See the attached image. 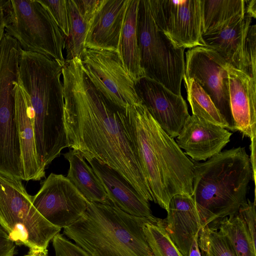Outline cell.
Masks as SVG:
<instances>
[{
	"mask_svg": "<svg viewBox=\"0 0 256 256\" xmlns=\"http://www.w3.org/2000/svg\"><path fill=\"white\" fill-rule=\"evenodd\" d=\"M62 78L68 148L86 160L94 158L110 167L141 196L153 201L127 111L96 88L84 72L80 60H66Z\"/></svg>",
	"mask_w": 256,
	"mask_h": 256,
	"instance_id": "obj_1",
	"label": "cell"
},
{
	"mask_svg": "<svg viewBox=\"0 0 256 256\" xmlns=\"http://www.w3.org/2000/svg\"><path fill=\"white\" fill-rule=\"evenodd\" d=\"M126 111L153 202L167 210L173 196H192L194 164L142 103Z\"/></svg>",
	"mask_w": 256,
	"mask_h": 256,
	"instance_id": "obj_2",
	"label": "cell"
},
{
	"mask_svg": "<svg viewBox=\"0 0 256 256\" xmlns=\"http://www.w3.org/2000/svg\"><path fill=\"white\" fill-rule=\"evenodd\" d=\"M64 63L38 52L20 50L18 81L30 98L38 152H56L68 144L61 80Z\"/></svg>",
	"mask_w": 256,
	"mask_h": 256,
	"instance_id": "obj_3",
	"label": "cell"
},
{
	"mask_svg": "<svg viewBox=\"0 0 256 256\" xmlns=\"http://www.w3.org/2000/svg\"><path fill=\"white\" fill-rule=\"evenodd\" d=\"M252 172L245 147L220 152L194 164L192 197L201 228L236 214L246 201Z\"/></svg>",
	"mask_w": 256,
	"mask_h": 256,
	"instance_id": "obj_4",
	"label": "cell"
},
{
	"mask_svg": "<svg viewBox=\"0 0 256 256\" xmlns=\"http://www.w3.org/2000/svg\"><path fill=\"white\" fill-rule=\"evenodd\" d=\"M156 218L129 214L114 205L88 201L83 214L64 234L91 256H153L143 226Z\"/></svg>",
	"mask_w": 256,
	"mask_h": 256,
	"instance_id": "obj_5",
	"label": "cell"
},
{
	"mask_svg": "<svg viewBox=\"0 0 256 256\" xmlns=\"http://www.w3.org/2000/svg\"><path fill=\"white\" fill-rule=\"evenodd\" d=\"M137 36L140 66L144 76L160 83L173 93L182 95L184 48L177 46L158 27L148 0H140Z\"/></svg>",
	"mask_w": 256,
	"mask_h": 256,
	"instance_id": "obj_6",
	"label": "cell"
},
{
	"mask_svg": "<svg viewBox=\"0 0 256 256\" xmlns=\"http://www.w3.org/2000/svg\"><path fill=\"white\" fill-rule=\"evenodd\" d=\"M22 181L0 174V226L16 245L48 250L61 229L38 212Z\"/></svg>",
	"mask_w": 256,
	"mask_h": 256,
	"instance_id": "obj_7",
	"label": "cell"
},
{
	"mask_svg": "<svg viewBox=\"0 0 256 256\" xmlns=\"http://www.w3.org/2000/svg\"><path fill=\"white\" fill-rule=\"evenodd\" d=\"M4 32L22 48L62 62L66 38L48 10L38 0H8Z\"/></svg>",
	"mask_w": 256,
	"mask_h": 256,
	"instance_id": "obj_8",
	"label": "cell"
},
{
	"mask_svg": "<svg viewBox=\"0 0 256 256\" xmlns=\"http://www.w3.org/2000/svg\"><path fill=\"white\" fill-rule=\"evenodd\" d=\"M80 61L92 84L114 104L126 110L142 103L117 51L86 48Z\"/></svg>",
	"mask_w": 256,
	"mask_h": 256,
	"instance_id": "obj_9",
	"label": "cell"
},
{
	"mask_svg": "<svg viewBox=\"0 0 256 256\" xmlns=\"http://www.w3.org/2000/svg\"><path fill=\"white\" fill-rule=\"evenodd\" d=\"M227 68L226 62L210 48L198 46L186 52L184 75L198 84L210 97L228 129L234 132Z\"/></svg>",
	"mask_w": 256,
	"mask_h": 256,
	"instance_id": "obj_10",
	"label": "cell"
},
{
	"mask_svg": "<svg viewBox=\"0 0 256 256\" xmlns=\"http://www.w3.org/2000/svg\"><path fill=\"white\" fill-rule=\"evenodd\" d=\"M158 27L178 47L205 46L202 0H148Z\"/></svg>",
	"mask_w": 256,
	"mask_h": 256,
	"instance_id": "obj_11",
	"label": "cell"
},
{
	"mask_svg": "<svg viewBox=\"0 0 256 256\" xmlns=\"http://www.w3.org/2000/svg\"><path fill=\"white\" fill-rule=\"evenodd\" d=\"M31 200L46 220L60 229L76 221L85 212L88 203L66 177L52 172Z\"/></svg>",
	"mask_w": 256,
	"mask_h": 256,
	"instance_id": "obj_12",
	"label": "cell"
},
{
	"mask_svg": "<svg viewBox=\"0 0 256 256\" xmlns=\"http://www.w3.org/2000/svg\"><path fill=\"white\" fill-rule=\"evenodd\" d=\"M134 85L142 103L152 116L170 136L176 138L190 116L182 95L146 76L140 78Z\"/></svg>",
	"mask_w": 256,
	"mask_h": 256,
	"instance_id": "obj_13",
	"label": "cell"
},
{
	"mask_svg": "<svg viewBox=\"0 0 256 256\" xmlns=\"http://www.w3.org/2000/svg\"><path fill=\"white\" fill-rule=\"evenodd\" d=\"M230 106L235 131L249 138L256 149V78L228 64Z\"/></svg>",
	"mask_w": 256,
	"mask_h": 256,
	"instance_id": "obj_14",
	"label": "cell"
},
{
	"mask_svg": "<svg viewBox=\"0 0 256 256\" xmlns=\"http://www.w3.org/2000/svg\"><path fill=\"white\" fill-rule=\"evenodd\" d=\"M232 135L226 128L192 114L185 122L176 142L193 160H206L222 152Z\"/></svg>",
	"mask_w": 256,
	"mask_h": 256,
	"instance_id": "obj_15",
	"label": "cell"
},
{
	"mask_svg": "<svg viewBox=\"0 0 256 256\" xmlns=\"http://www.w3.org/2000/svg\"><path fill=\"white\" fill-rule=\"evenodd\" d=\"M130 0H102L88 30L86 48L118 50Z\"/></svg>",
	"mask_w": 256,
	"mask_h": 256,
	"instance_id": "obj_16",
	"label": "cell"
},
{
	"mask_svg": "<svg viewBox=\"0 0 256 256\" xmlns=\"http://www.w3.org/2000/svg\"><path fill=\"white\" fill-rule=\"evenodd\" d=\"M163 220L169 237L183 256H188L195 236L201 228L200 216L192 196L178 194L170 199Z\"/></svg>",
	"mask_w": 256,
	"mask_h": 256,
	"instance_id": "obj_17",
	"label": "cell"
},
{
	"mask_svg": "<svg viewBox=\"0 0 256 256\" xmlns=\"http://www.w3.org/2000/svg\"><path fill=\"white\" fill-rule=\"evenodd\" d=\"M102 184L112 204L138 217L153 218L149 201L118 172L94 158L86 159Z\"/></svg>",
	"mask_w": 256,
	"mask_h": 256,
	"instance_id": "obj_18",
	"label": "cell"
},
{
	"mask_svg": "<svg viewBox=\"0 0 256 256\" xmlns=\"http://www.w3.org/2000/svg\"><path fill=\"white\" fill-rule=\"evenodd\" d=\"M15 116L20 146L24 180H40L45 177L38 163L34 128V114L30 98L17 81L14 85Z\"/></svg>",
	"mask_w": 256,
	"mask_h": 256,
	"instance_id": "obj_19",
	"label": "cell"
},
{
	"mask_svg": "<svg viewBox=\"0 0 256 256\" xmlns=\"http://www.w3.org/2000/svg\"><path fill=\"white\" fill-rule=\"evenodd\" d=\"M252 18L246 14L220 31L202 35L205 46L214 49L228 64L248 74L246 38Z\"/></svg>",
	"mask_w": 256,
	"mask_h": 256,
	"instance_id": "obj_20",
	"label": "cell"
},
{
	"mask_svg": "<svg viewBox=\"0 0 256 256\" xmlns=\"http://www.w3.org/2000/svg\"><path fill=\"white\" fill-rule=\"evenodd\" d=\"M140 0H130L120 34L118 52L122 64L135 82L144 76L140 66L137 36Z\"/></svg>",
	"mask_w": 256,
	"mask_h": 256,
	"instance_id": "obj_21",
	"label": "cell"
},
{
	"mask_svg": "<svg viewBox=\"0 0 256 256\" xmlns=\"http://www.w3.org/2000/svg\"><path fill=\"white\" fill-rule=\"evenodd\" d=\"M70 167L66 176L89 202L112 205L92 168L77 152L70 149L64 154Z\"/></svg>",
	"mask_w": 256,
	"mask_h": 256,
	"instance_id": "obj_22",
	"label": "cell"
},
{
	"mask_svg": "<svg viewBox=\"0 0 256 256\" xmlns=\"http://www.w3.org/2000/svg\"><path fill=\"white\" fill-rule=\"evenodd\" d=\"M202 35L212 34L244 18L246 0H202Z\"/></svg>",
	"mask_w": 256,
	"mask_h": 256,
	"instance_id": "obj_23",
	"label": "cell"
},
{
	"mask_svg": "<svg viewBox=\"0 0 256 256\" xmlns=\"http://www.w3.org/2000/svg\"><path fill=\"white\" fill-rule=\"evenodd\" d=\"M211 224L228 236L236 256H256V244L244 221L238 212Z\"/></svg>",
	"mask_w": 256,
	"mask_h": 256,
	"instance_id": "obj_24",
	"label": "cell"
},
{
	"mask_svg": "<svg viewBox=\"0 0 256 256\" xmlns=\"http://www.w3.org/2000/svg\"><path fill=\"white\" fill-rule=\"evenodd\" d=\"M187 99L192 115L207 122L228 129V126L208 95L192 78H183Z\"/></svg>",
	"mask_w": 256,
	"mask_h": 256,
	"instance_id": "obj_25",
	"label": "cell"
},
{
	"mask_svg": "<svg viewBox=\"0 0 256 256\" xmlns=\"http://www.w3.org/2000/svg\"><path fill=\"white\" fill-rule=\"evenodd\" d=\"M70 22L69 36L66 40V58L81 60L84 50L89 23L84 18L76 0H66Z\"/></svg>",
	"mask_w": 256,
	"mask_h": 256,
	"instance_id": "obj_26",
	"label": "cell"
},
{
	"mask_svg": "<svg viewBox=\"0 0 256 256\" xmlns=\"http://www.w3.org/2000/svg\"><path fill=\"white\" fill-rule=\"evenodd\" d=\"M143 230L153 256H183L167 234L163 220L156 218L146 223Z\"/></svg>",
	"mask_w": 256,
	"mask_h": 256,
	"instance_id": "obj_27",
	"label": "cell"
},
{
	"mask_svg": "<svg viewBox=\"0 0 256 256\" xmlns=\"http://www.w3.org/2000/svg\"><path fill=\"white\" fill-rule=\"evenodd\" d=\"M198 243L212 256H236L228 236L212 224L200 228Z\"/></svg>",
	"mask_w": 256,
	"mask_h": 256,
	"instance_id": "obj_28",
	"label": "cell"
},
{
	"mask_svg": "<svg viewBox=\"0 0 256 256\" xmlns=\"http://www.w3.org/2000/svg\"><path fill=\"white\" fill-rule=\"evenodd\" d=\"M50 12L62 34L69 36L70 22L66 0H38Z\"/></svg>",
	"mask_w": 256,
	"mask_h": 256,
	"instance_id": "obj_29",
	"label": "cell"
},
{
	"mask_svg": "<svg viewBox=\"0 0 256 256\" xmlns=\"http://www.w3.org/2000/svg\"><path fill=\"white\" fill-rule=\"evenodd\" d=\"M56 256H91L82 248L60 233L52 239Z\"/></svg>",
	"mask_w": 256,
	"mask_h": 256,
	"instance_id": "obj_30",
	"label": "cell"
},
{
	"mask_svg": "<svg viewBox=\"0 0 256 256\" xmlns=\"http://www.w3.org/2000/svg\"><path fill=\"white\" fill-rule=\"evenodd\" d=\"M246 53L248 64V74L256 77V26H250L246 38Z\"/></svg>",
	"mask_w": 256,
	"mask_h": 256,
	"instance_id": "obj_31",
	"label": "cell"
},
{
	"mask_svg": "<svg viewBox=\"0 0 256 256\" xmlns=\"http://www.w3.org/2000/svg\"><path fill=\"white\" fill-rule=\"evenodd\" d=\"M238 213L244 221L253 242L256 244V202L246 200L240 208Z\"/></svg>",
	"mask_w": 256,
	"mask_h": 256,
	"instance_id": "obj_32",
	"label": "cell"
},
{
	"mask_svg": "<svg viewBox=\"0 0 256 256\" xmlns=\"http://www.w3.org/2000/svg\"><path fill=\"white\" fill-rule=\"evenodd\" d=\"M76 1L90 26L102 4V0H76Z\"/></svg>",
	"mask_w": 256,
	"mask_h": 256,
	"instance_id": "obj_33",
	"label": "cell"
},
{
	"mask_svg": "<svg viewBox=\"0 0 256 256\" xmlns=\"http://www.w3.org/2000/svg\"><path fill=\"white\" fill-rule=\"evenodd\" d=\"M16 244L0 226V256H14Z\"/></svg>",
	"mask_w": 256,
	"mask_h": 256,
	"instance_id": "obj_34",
	"label": "cell"
},
{
	"mask_svg": "<svg viewBox=\"0 0 256 256\" xmlns=\"http://www.w3.org/2000/svg\"><path fill=\"white\" fill-rule=\"evenodd\" d=\"M246 14L254 18L256 17V0H246Z\"/></svg>",
	"mask_w": 256,
	"mask_h": 256,
	"instance_id": "obj_35",
	"label": "cell"
},
{
	"mask_svg": "<svg viewBox=\"0 0 256 256\" xmlns=\"http://www.w3.org/2000/svg\"><path fill=\"white\" fill-rule=\"evenodd\" d=\"M198 234L194 239L188 256H202L198 243Z\"/></svg>",
	"mask_w": 256,
	"mask_h": 256,
	"instance_id": "obj_36",
	"label": "cell"
},
{
	"mask_svg": "<svg viewBox=\"0 0 256 256\" xmlns=\"http://www.w3.org/2000/svg\"><path fill=\"white\" fill-rule=\"evenodd\" d=\"M6 0H0V29L4 28Z\"/></svg>",
	"mask_w": 256,
	"mask_h": 256,
	"instance_id": "obj_37",
	"label": "cell"
},
{
	"mask_svg": "<svg viewBox=\"0 0 256 256\" xmlns=\"http://www.w3.org/2000/svg\"><path fill=\"white\" fill-rule=\"evenodd\" d=\"M24 256H48V250H30L29 252Z\"/></svg>",
	"mask_w": 256,
	"mask_h": 256,
	"instance_id": "obj_38",
	"label": "cell"
},
{
	"mask_svg": "<svg viewBox=\"0 0 256 256\" xmlns=\"http://www.w3.org/2000/svg\"><path fill=\"white\" fill-rule=\"evenodd\" d=\"M200 249L201 250L202 256H212L209 252L203 246H199Z\"/></svg>",
	"mask_w": 256,
	"mask_h": 256,
	"instance_id": "obj_39",
	"label": "cell"
},
{
	"mask_svg": "<svg viewBox=\"0 0 256 256\" xmlns=\"http://www.w3.org/2000/svg\"><path fill=\"white\" fill-rule=\"evenodd\" d=\"M4 33V28L0 29V42Z\"/></svg>",
	"mask_w": 256,
	"mask_h": 256,
	"instance_id": "obj_40",
	"label": "cell"
}]
</instances>
